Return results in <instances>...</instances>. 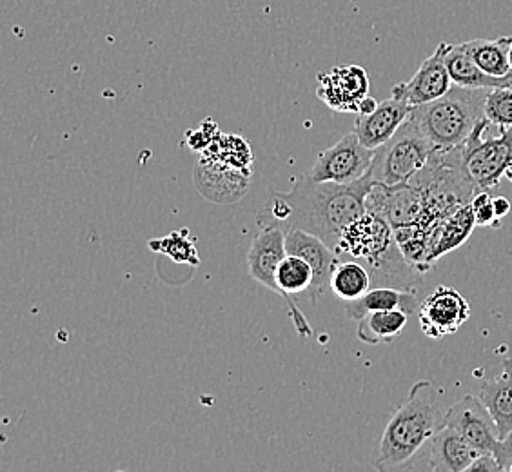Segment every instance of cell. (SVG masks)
I'll use <instances>...</instances> for the list:
<instances>
[{
  "instance_id": "6da1fadb",
  "label": "cell",
  "mask_w": 512,
  "mask_h": 472,
  "mask_svg": "<svg viewBox=\"0 0 512 472\" xmlns=\"http://www.w3.org/2000/svg\"><path fill=\"white\" fill-rule=\"evenodd\" d=\"M376 182L367 173L353 184L316 182L302 175L287 193H273L271 202L258 213V224L302 229L338 249L345 229L367 213L365 200Z\"/></svg>"
},
{
  "instance_id": "7a4b0ae2",
  "label": "cell",
  "mask_w": 512,
  "mask_h": 472,
  "mask_svg": "<svg viewBox=\"0 0 512 472\" xmlns=\"http://www.w3.org/2000/svg\"><path fill=\"white\" fill-rule=\"evenodd\" d=\"M447 407L442 393L429 380H420L411 387L409 396L400 405L378 442L373 465L378 471L407 469L425 445L433 442L444 427Z\"/></svg>"
},
{
  "instance_id": "3957f363",
  "label": "cell",
  "mask_w": 512,
  "mask_h": 472,
  "mask_svg": "<svg viewBox=\"0 0 512 472\" xmlns=\"http://www.w3.org/2000/svg\"><path fill=\"white\" fill-rule=\"evenodd\" d=\"M489 89L456 86L442 99L413 108L411 118L424 131L434 149L460 148L473 129L485 118V99Z\"/></svg>"
},
{
  "instance_id": "277c9868",
  "label": "cell",
  "mask_w": 512,
  "mask_h": 472,
  "mask_svg": "<svg viewBox=\"0 0 512 472\" xmlns=\"http://www.w3.org/2000/svg\"><path fill=\"white\" fill-rule=\"evenodd\" d=\"M433 151L434 146L429 138L409 117L391 140L375 149L369 175L375 182L385 186L407 184L427 166Z\"/></svg>"
},
{
  "instance_id": "5b68a950",
  "label": "cell",
  "mask_w": 512,
  "mask_h": 472,
  "mask_svg": "<svg viewBox=\"0 0 512 472\" xmlns=\"http://www.w3.org/2000/svg\"><path fill=\"white\" fill-rule=\"evenodd\" d=\"M489 120L483 118L471 137L460 146L462 168L478 191H487L500 184L505 169L512 162V126L500 128V135L485 138Z\"/></svg>"
},
{
  "instance_id": "8992f818",
  "label": "cell",
  "mask_w": 512,
  "mask_h": 472,
  "mask_svg": "<svg viewBox=\"0 0 512 472\" xmlns=\"http://www.w3.org/2000/svg\"><path fill=\"white\" fill-rule=\"evenodd\" d=\"M373 158L375 149L365 148L353 131L340 138L333 148L322 151L309 175L316 182L353 184L369 173Z\"/></svg>"
},
{
  "instance_id": "52a82bcc",
  "label": "cell",
  "mask_w": 512,
  "mask_h": 472,
  "mask_svg": "<svg viewBox=\"0 0 512 472\" xmlns=\"http://www.w3.org/2000/svg\"><path fill=\"white\" fill-rule=\"evenodd\" d=\"M398 246L394 229L384 217L367 211L364 217L347 227L336 253L340 258H351L365 267L382 260L393 247Z\"/></svg>"
},
{
  "instance_id": "ba28073f",
  "label": "cell",
  "mask_w": 512,
  "mask_h": 472,
  "mask_svg": "<svg viewBox=\"0 0 512 472\" xmlns=\"http://www.w3.org/2000/svg\"><path fill=\"white\" fill-rule=\"evenodd\" d=\"M365 207L367 211L384 217L393 229H398L422 224L427 213V200L422 189L411 182L398 186L376 182L367 195Z\"/></svg>"
},
{
  "instance_id": "9c48e42d",
  "label": "cell",
  "mask_w": 512,
  "mask_h": 472,
  "mask_svg": "<svg viewBox=\"0 0 512 472\" xmlns=\"http://www.w3.org/2000/svg\"><path fill=\"white\" fill-rule=\"evenodd\" d=\"M444 427H451L478 453H494L500 447L498 427L493 414L485 407L480 396L467 394L458 404L447 409Z\"/></svg>"
},
{
  "instance_id": "30bf717a",
  "label": "cell",
  "mask_w": 512,
  "mask_h": 472,
  "mask_svg": "<svg viewBox=\"0 0 512 472\" xmlns=\"http://www.w3.org/2000/svg\"><path fill=\"white\" fill-rule=\"evenodd\" d=\"M316 97L336 113H356L365 97H369V75L358 64L335 66L327 73H318Z\"/></svg>"
},
{
  "instance_id": "8fae6325",
  "label": "cell",
  "mask_w": 512,
  "mask_h": 472,
  "mask_svg": "<svg viewBox=\"0 0 512 472\" xmlns=\"http://www.w3.org/2000/svg\"><path fill=\"white\" fill-rule=\"evenodd\" d=\"M471 318V305L456 289L438 286L431 295L425 296L418 309V320L425 336L440 340L458 333Z\"/></svg>"
},
{
  "instance_id": "7c38bea8",
  "label": "cell",
  "mask_w": 512,
  "mask_h": 472,
  "mask_svg": "<svg viewBox=\"0 0 512 472\" xmlns=\"http://www.w3.org/2000/svg\"><path fill=\"white\" fill-rule=\"evenodd\" d=\"M447 50H449V44L440 42L433 55L422 62V66L414 73L413 79L396 84L391 95L405 100L413 108L442 99L454 86L449 69L445 66Z\"/></svg>"
},
{
  "instance_id": "4fadbf2b",
  "label": "cell",
  "mask_w": 512,
  "mask_h": 472,
  "mask_svg": "<svg viewBox=\"0 0 512 472\" xmlns=\"http://www.w3.org/2000/svg\"><path fill=\"white\" fill-rule=\"evenodd\" d=\"M287 255L302 256L315 271L313 286L309 289V298L316 304L318 296L331 289V275L336 264L342 260L333 247L327 246L322 238L311 235L302 229L291 227L286 231Z\"/></svg>"
},
{
  "instance_id": "5bb4252c",
  "label": "cell",
  "mask_w": 512,
  "mask_h": 472,
  "mask_svg": "<svg viewBox=\"0 0 512 472\" xmlns=\"http://www.w3.org/2000/svg\"><path fill=\"white\" fill-rule=\"evenodd\" d=\"M286 256V229L280 226H262L247 251V271L258 284L280 295L275 275L280 262Z\"/></svg>"
},
{
  "instance_id": "9a60e30c",
  "label": "cell",
  "mask_w": 512,
  "mask_h": 472,
  "mask_svg": "<svg viewBox=\"0 0 512 472\" xmlns=\"http://www.w3.org/2000/svg\"><path fill=\"white\" fill-rule=\"evenodd\" d=\"M411 113L413 106L398 97H391L380 102L373 113L358 115L353 131L365 148L378 149L394 137V133L404 126L405 120L411 117Z\"/></svg>"
},
{
  "instance_id": "2e32d148",
  "label": "cell",
  "mask_w": 512,
  "mask_h": 472,
  "mask_svg": "<svg viewBox=\"0 0 512 472\" xmlns=\"http://www.w3.org/2000/svg\"><path fill=\"white\" fill-rule=\"evenodd\" d=\"M197 187L213 202H231L242 197L249 186V173L222 164L217 158L202 153L195 171Z\"/></svg>"
},
{
  "instance_id": "e0dca14e",
  "label": "cell",
  "mask_w": 512,
  "mask_h": 472,
  "mask_svg": "<svg viewBox=\"0 0 512 472\" xmlns=\"http://www.w3.org/2000/svg\"><path fill=\"white\" fill-rule=\"evenodd\" d=\"M474 227L478 226H476V218H474L471 204L458 207L451 215L438 220L434 226L427 227V229L420 227L427 236L429 258H431L433 266L438 258L463 246L469 240V236L473 235Z\"/></svg>"
},
{
  "instance_id": "ac0fdd59",
  "label": "cell",
  "mask_w": 512,
  "mask_h": 472,
  "mask_svg": "<svg viewBox=\"0 0 512 472\" xmlns=\"http://www.w3.org/2000/svg\"><path fill=\"white\" fill-rule=\"evenodd\" d=\"M482 453L451 427H442L429 443V469L434 472H465Z\"/></svg>"
},
{
  "instance_id": "d6986e66",
  "label": "cell",
  "mask_w": 512,
  "mask_h": 472,
  "mask_svg": "<svg viewBox=\"0 0 512 472\" xmlns=\"http://www.w3.org/2000/svg\"><path fill=\"white\" fill-rule=\"evenodd\" d=\"M420 300L414 291H404L396 287L378 286L369 289L364 296L353 302H345V315L353 320H362L365 315L373 311H389V309H402L405 313L413 315L420 309Z\"/></svg>"
},
{
  "instance_id": "ffe728a7",
  "label": "cell",
  "mask_w": 512,
  "mask_h": 472,
  "mask_svg": "<svg viewBox=\"0 0 512 472\" xmlns=\"http://www.w3.org/2000/svg\"><path fill=\"white\" fill-rule=\"evenodd\" d=\"M480 398L493 414L500 440H505L512 433V356L503 360L500 376L483 382Z\"/></svg>"
},
{
  "instance_id": "44dd1931",
  "label": "cell",
  "mask_w": 512,
  "mask_h": 472,
  "mask_svg": "<svg viewBox=\"0 0 512 472\" xmlns=\"http://www.w3.org/2000/svg\"><path fill=\"white\" fill-rule=\"evenodd\" d=\"M445 66L456 86L473 89L512 88V75L509 77H491L474 64V60L465 53L462 44H449L445 53Z\"/></svg>"
},
{
  "instance_id": "7402d4cb",
  "label": "cell",
  "mask_w": 512,
  "mask_h": 472,
  "mask_svg": "<svg viewBox=\"0 0 512 472\" xmlns=\"http://www.w3.org/2000/svg\"><path fill=\"white\" fill-rule=\"evenodd\" d=\"M512 37H498V39H474L463 42V50L474 60L478 68L491 77H509L512 75L509 48Z\"/></svg>"
},
{
  "instance_id": "603a6c76",
  "label": "cell",
  "mask_w": 512,
  "mask_h": 472,
  "mask_svg": "<svg viewBox=\"0 0 512 472\" xmlns=\"http://www.w3.org/2000/svg\"><path fill=\"white\" fill-rule=\"evenodd\" d=\"M409 322V313L402 309H389V311H373L358 320L356 336L364 344H387L396 336L402 335Z\"/></svg>"
},
{
  "instance_id": "cb8c5ba5",
  "label": "cell",
  "mask_w": 512,
  "mask_h": 472,
  "mask_svg": "<svg viewBox=\"0 0 512 472\" xmlns=\"http://www.w3.org/2000/svg\"><path fill=\"white\" fill-rule=\"evenodd\" d=\"M373 284L369 269L358 260H340L331 275V291L342 302H353L364 296Z\"/></svg>"
},
{
  "instance_id": "d4e9b609",
  "label": "cell",
  "mask_w": 512,
  "mask_h": 472,
  "mask_svg": "<svg viewBox=\"0 0 512 472\" xmlns=\"http://www.w3.org/2000/svg\"><path fill=\"white\" fill-rule=\"evenodd\" d=\"M149 247L157 253L169 256L171 260H175L178 264H191V266L200 264L197 247H195L193 240H189L188 229L175 231V233L164 236V238H155V240L149 242Z\"/></svg>"
},
{
  "instance_id": "484cf974",
  "label": "cell",
  "mask_w": 512,
  "mask_h": 472,
  "mask_svg": "<svg viewBox=\"0 0 512 472\" xmlns=\"http://www.w3.org/2000/svg\"><path fill=\"white\" fill-rule=\"evenodd\" d=\"M485 118L498 128H511L512 88L489 89L485 99Z\"/></svg>"
},
{
  "instance_id": "4316f807",
  "label": "cell",
  "mask_w": 512,
  "mask_h": 472,
  "mask_svg": "<svg viewBox=\"0 0 512 472\" xmlns=\"http://www.w3.org/2000/svg\"><path fill=\"white\" fill-rule=\"evenodd\" d=\"M476 226L478 227H500V218L496 217L494 211V200L487 191H478L471 200Z\"/></svg>"
},
{
  "instance_id": "83f0119b",
  "label": "cell",
  "mask_w": 512,
  "mask_h": 472,
  "mask_svg": "<svg viewBox=\"0 0 512 472\" xmlns=\"http://www.w3.org/2000/svg\"><path fill=\"white\" fill-rule=\"evenodd\" d=\"M220 135L217 126L213 120H206L202 122V128L200 131H191L188 133V146L195 151H206L209 148V144L215 142V138Z\"/></svg>"
},
{
  "instance_id": "f1b7e54d",
  "label": "cell",
  "mask_w": 512,
  "mask_h": 472,
  "mask_svg": "<svg viewBox=\"0 0 512 472\" xmlns=\"http://www.w3.org/2000/svg\"><path fill=\"white\" fill-rule=\"evenodd\" d=\"M502 465L498 462V458H496V454L494 453H482L476 460H474L473 465L469 467V471L467 472H502Z\"/></svg>"
},
{
  "instance_id": "f546056e",
  "label": "cell",
  "mask_w": 512,
  "mask_h": 472,
  "mask_svg": "<svg viewBox=\"0 0 512 472\" xmlns=\"http://www.w3.org/2000/svg\"><path fill=\"white\" fill-rule=\"evenodd\" d=\"M496 458L502 465L503 471H509L512 465V433L500 442V447L496 451Z\"/></svg>"
},
{
  "instance_id": "4dcf8cb0",
  "label": "cell",
  "mask_w": 512,
  "mask_h": 472,
  "mask_svg": "<svg viewBox=\"0 0 512 472\" xmlns=\"http://www.w3.org/2000/svg\"><path fill=\"white\" fill-rule=\"evenodd\" d=\"M494 200V211H496V217L502 218L507 217L509 215V211H511V200L505 197H493Z\"/></svg>"
},
{
  "instance_id": "1f68e13d",
  "label": "cell",
  "mask_w": 512,
  "mask_h": 472,
  "mask_svg": "<svg viewBox=\"0 0 512 472\" xmlns=\"http://www.w3.org/2000/svg\"><path fill=\"white\" fill-rule=\"evenodd\" d=\"M378 100L373 99L371 95L369 97H365L364 100H362V104H360V111H358V115H367V113H373L376 108H378Z\"/></svg>"
},
{
  "instance_id": "d6a6232c",
  "label": "cell",
  "mask_w": 512,
  "mask_h": 472,
  "mask_svg": "<svg viewBox=\"0 0 512 472\" xmlns=\"http://www.w3.org/2000/svg\"><path fill=\"white\" fill-rule=\"evenodd\" d=\"M503 177L507 178V180H511L512 182V162L507 166V169H505V173H503Z\"/></svg>"
},
{
  "instance_id": "836d02e7",
  "label": "cell",
  "mask_w": 512,
  "mask_h": 472,
  "mask_svg": "<svg viewBox=\"0 0 512 472\" xmlns=\"http://www.w3.org/2000/svg\"><path fill=\"white\" fill-rule=\"evenodd\" d=\"M509 60H511V68H512V42H511V48H509Z\"/></svg>"
}]
</instances>
